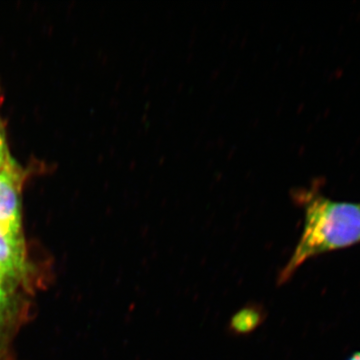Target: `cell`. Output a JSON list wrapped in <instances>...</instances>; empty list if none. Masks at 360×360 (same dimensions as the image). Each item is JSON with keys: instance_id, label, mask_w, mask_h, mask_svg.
<instances>
[{"instance_id": "1", "label": "cell", "mask_w": 360, "mask_h": 360, "mask_svg": "<svg viewBox=\"0 0 360 360\" xmlns=\"http://www.w3.org/2000/svg\"><path fill=\"white\" fill-rule=\"evenodd\" d=\"M297 200L304 210L303 231L290 259L279 272V285L290 281L307 260L360 243V203L330 200L314 191H303Z\"/></svg>"}, {"instance_id": "2", "label": "cell", "mask_w": 360, "mask_h": 360, "mask_svg": "<svg viewBox=\"0 0 360 360\" xmlns=\"http://www.w3.org/2000/svg\"><path fill=\"white\" fill-rule=\"evenodd\" d=\"M22 174L11 158L0 170V226L20 234V186Z\"/></svg>"}, {"instance_id": "3", "label": "cell", "mask_w": 360, "mask_h": 360, "mask_svg": "<svg viewBox=\"0 0 360 360\" xmlns=\"http://www.w3.org/2000/svg\"><path fill=\"white\" fill-rule=\"evenodd\" d=\"M20 234L0 226V274L16 277L25 272V255Z\"/></svg>"}, {"instance_id": "4", "label": "cell", "mask_w": 360, "mask_h": 360, "mask_svg": "<svg viewBox=\"0 0 360 360\" xmlns=\"http://www.w3.org/2000/svg\"><path fill=\"white\" fill-rule=\"evenodd\" d=\"M262 321L264 314L257 307H246L232 317L231 328L238 335H245L257 328Z\"/></svg>"}, {"instance_id": "5", "label": "cell", "mask_w": 360, "mask_h": 360, "mask_svg": "<svg viewBox=\"0 0 360 360\" xmlns=\"http://www.w3.org/2000/svg\"><path fill=\"white\" fill-rule=\"evenodd\" d=\"M6 278V276L0 274V324L4 321L7 305H8V292H7Z\"/></svg>"}, {"instance_id": "6", "label": "cell", "mask_w": 360, "mask_h": 360, "mask_svg": "<svg viewBox=\"0 0 360 360\" xmlns=\"http://www.w3.org/2000/svg\"><path fill=\"white\" fill-rule=\"evenodd\" d=\"M8 158L9 155L8 151H7L6 141H4V137H0V170L4 167Z\"/></svg>"}, {"instance_id": "7", "label": "cell", "mask_w": 360, "mask_h": 360, "mask_svg": "<svg viewBox=\"0 0 360 360\" xmlns=\"http://www.w3.org/2000/svg\"><path fill=\"white\" fill-rule=\"evenodd\" d=\"M347 360H360V352H355V354L350 355Z\"/></svg>"}, {"instance_id": "8", "label": "cell", "mask_w": 360, "mask_h": 360, "mask_svg": "<svg viewBox=\"0 0 360 360\" xmlns=\"http://www.w3.org/2000/svg\"><path fill=\"white\" fill-rule=\"evenodd\" d=\"M0 137H4V134H2L1 125H0Z\"/></svg>"}]
</instances>
